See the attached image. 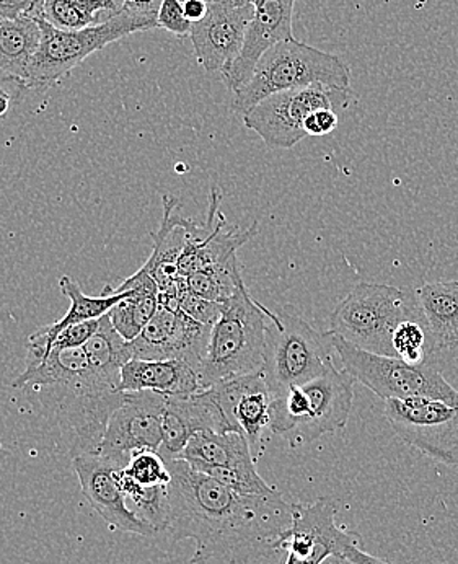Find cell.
Returning <instances> with one entry per match:
<instances>
[{
	"label": "cell",
	"instance_id": "3957f363",
	"mask_svg": "<svg viewBox=\"0 0 458 564\" xmlns=\"http://www.w3.org/2000/svg\"><path fill=\"white\" fill-rule=\"evenodd\" d=\"M356 380L334 364L324 373L274 397L270 431L291 448L345 430L355 402Z\"/></svg>",
	"mask_w": 458,
	"mask_h": 564
},
{
	"label": "cell",
	"instance_id": "ac0fdd59",
	"mask_svg": "<svg viewBox=\"0 0 458 564\" xmlns=\"http://www.w3.org/2000/svg\"><path fill=\"white\" fill-rule=\"evenodd\" d=\"M253 19L239 57L222 70L223 82L236 94L253 76L254 67L274 44L292 39L295 0H253Z\"/></svg>",
	"mask_w": 458,
	"mask_h": 564
},
{
	"label": "cell",
	"instance_id": "cb8c5ba5",
	"mask_svg": "<svg viewBox=\"0 0 458 564\" xmlns=\"http://www.w3.org/2000/svg\"><path fill=\"white\" fill-rule=\"evenodd\" d=\"M415 292L434 348H458V281L427 282Z\"/></svg>",
	"mask_w": 458,
	"mask_h": 564
},
{
	"label": "cell",
	"instance_id": "4dcf8cb0",
	"mask_svg": "<svg viewBox=\"0 0 458 564\" xmlns=\"http://www.w3.org/2000/svg\"><path fill=\"white\" fill-rule=\"evenodd\" d=\"M430 335L424 321H410L400 325L393 335V352L395 358L410 364L426 362L427 343ZM433 343V339H430ZM434 346V345H433Z\"/></svg>",
	"mask_w": 458,
	"mask_h": 564
},
{
	"label": "cell",
	"instance_id": "b9f144b4",
	"mask_svg": "<svg viewBox=\"0 0 458 564\" xmlns=\"http://www.w3.org/2000/svg\"><path fill=\"white\" fill-rule=\"evenodd\" d=\"M229 2L237 3V6H250L253 0H229Z\"/></svg>",
	"mask_w": 458,
	"mask_h": 564
},
{
	"label": "cell",
	"instance_id": "8992f818",
	"mask_svg": "<svg viewBox=\"0 0 458 564\" xmlns=\"http://www.w3.org/2000/svg\"><path fill=\"white\" fill-rule=\"evenodd\" d=\"M266 325L264 305L251 297L247 285L223 302L199 367L203 389L208 390L222 380L260 372L264 362Z\"/></svg>",
	"mask_w": 458,
	"mask_h": 564
},
{
	"label": "cell",
	"instance_id": "74e56055",
	"mask_svg": "<svg viewBox=\"0 0 458 564\" xmlns=\"http://www.w3.org/2000/svg\"><path fill=\"white\" fill-rule=\"evenodd\" d=\"M29 90L22 80L7 76L0 70V120L7 117L13 105L22 98L23 91Z\"/></svg>",
	"mask_w": 458,
	"mask_h": 564
},
{
	"label": "cell",
	"instance_id": "ab89813d",
	"mask_svg": "<svg viewBox=\"0 0 458 564\" xmlns=\"http://www.w3.org/2000/svg\"><path fill=\"white\" fill-rule=\"evenodd\" d=\"M183 9H185L189 22H199L208 13V0H185Z\"/></svg>",
	"mask_w": 458,
	"mask_h": 564
},
{
	"label": "cell",
	"instance_id": "4316f807",
	"mask_svg": "<svg viewBox=\"0 0 458 564\" xmlns=\"http://www.w3.org/2000/svg\"><path fill=\"white\" fill-rule=\"evenodd\" d=\"M120 13L113 0H44L42 19L63 32L101 25Z\"/></svg>",
	"mask_w": 458,
	"mask_h": 564
},
{
	"label": "cell",
	"instance_id": "9a60e30c",
	"mask_svg": "<svg viewBox=\"0 0 458 564\" xmlns=\"http://www.w3.org/2000/svg\"><path fill=\"white\" fill-rule=\"evenodd\" d=\"M210 329L212 326L193 321L182 311L161 305L141 335L132 339V352L135 359H179L199 370L208 351Z\"/></svg>",
	"mask_w": 458,
	"mask_h": 564
},
{
	"label": "cell",
	"instance_id": "6da1fadb",
	"mask_svg": "<svg viewBox=\"0 0 458 564\" xmlns=\"http://www.w3.org/2000/svg\"><path fill=\"white\" fill-rule=\"evenodd\" d=\"M167 465V532L173 542H195L192 564H254L276 553L295 511L281 492L240 495L182 458Z\"/></svg>",
	"mask_w": 458,
	"mask_h": 564
},
{
	"label": "cell",
	"instance_id": "1f68e13d",
	"mask_svg": "<svg viewBox=\"0 0 458 564\" xmlns=\"http://www.w3.org/2000/svg\"><path fill=\"white\" fill-rule=\"evenodd\" d=\"M176 297H178L179 311H182L183 314L188 315L193 321L205 323V325L210 326L219 321L220 312H222V304H217V302H210L206 301V299L199 297L195 292L189 291L186 280L182 285H179Z\"/></svg>",
	"mask_w": 458,
	"mask_h": 564
},
{
	"label": "cell",
	"instance_id": "d4e9b609",
	"mask_svg": "<svg viewBox=\"0 0 458 564\" xmlns=\"http://www.w3.org/2000/svg\"><path fill=\"white\" fill-rule=\"evenodd\" d=\"M42 43L39 19L0 20V70L25 80L26 69ZM25 84V82H23Z\"/></svg>",
	"mask_w": 458,
	"mask_h": 564
},
{
	"label": "cell",
	"instance_id": "ba28073f",
	"mask_svg": "<svg viewBox=\"0 0 458 564\" xmlns=\"http://www.w3.org/2000/svg\"><path fill=\"white\" fill-rule=\"evenodd\" d=\"M331 339L342 369L383 402L430 399L458 404V390L444 379L436 367L427 362L410 364L400 358L362 351L339 336L331 335Z\"/></svg>",
	"mask_w": 458,
	"mask_h": 564
},
{
	"label": "cell",
	"instance_id": "60d3db41",
	"mask_svg": "<svg viewBox=\"0 0 458 564\" xmlns=\"http://www.w3.org/2000/svg\"><path fill=\"white\" fill-rule=\"evenodd\" d=\"M321 564H355L348 556L342 555V553H334V555L328 556Z\"/></svg>",
	"mask_w": 458,
	"mask_h": 564
},
{
	"label": "cell",
	"instance_id": "7402d4cb",
	"mask_svg": "<svg viewBox=\"0 0 458 564\" xmlns=\"http://www.w3.org/2000/svg\"><path fill=\"white\" fill-rule=\"evenodd\" d=\"M178 458L188 462L193 468L203 474H208L214 468L243 470V468L257 467L249 441L236 431L230 433L201 431L189 440Z\"/></svg>",
	"mask_w": 458,
	"mask_h": 564
},
{
	"label": "cell",
	"instance_id": "603a6c76",
	"mask_svg": "<svg viewBox=\"0 0 458 564\" xmlns=\"http://www.w3.org/2000/svg\"><path fill=\"white\" fill-rule=\"evenodd\" d=\"M115 291L128 292V295L111 308L108 317L126 341H132L157 314L161 289L154 278L141 268L138 273L124 280L120 288H115Z\"/></svg>",
	"mask_w": 458,
	"mask_h": 564
},
{
	"label": "cell",
	"instance_id": "d590c367",
	"mask_svg": "<svg viewBox=\"0 0 458 564\" xmlns=\"http://www.w3.org/2000/svg\"><path fill=\"white\" fill-rule=\"evenodd\" d=\"M44 0H0V20L42 19Z\"/></svg>",
	"mask_w": 458,
	"mask_h": 564
},
{
	"label": "cell",
	"instance_id": "5b68a950",
	"mask_svg": "<svg viewBox=\"0 0 458 564\" xmlns=\"http://www.w3.org/2000/svg\"><path fill=\"white\" fill-rule=\"evenodd\" d=\"M315 84L349 88L351 69L341 57L292 36L274 44L261 56L251 79L236 91L233 110L246 115L271 95Z\"/></svg>",
	"mask_w": 458,
	"mask_h": 564
},
{
	"label": "cell",
	"instance_id": "8d00e7d4",
	"mask_svg": "<svg viewBox=\"0 0 458 564\" xmlns=\"http://www.w3.org/2000/svg\"><path fill=\"white\" fill-rule=\"evenodd\" d=\"M338 124V111L334 108H321L308 115L304 122L305 134L310 138H321V135L331 134Z\"/></svg>",
	"mask_w": 458,
	"mask_h": 564
},
{
	"label": "cell",
	"instance_id": "5bb4252c",
	"mask_svg": "<svg viewBox=\"0 0 458 564\" xmlns=\"http://www.w3.org/2000/svg\"><path fill=\"white\" fill-rule=\"evenodd\" d=\"M167 397L157 392H124L113 411L98 454L128 457L134 452L157 451L162 445V423Z\"/></svg>",
	"mask_w": 458,
	"mask_h": 564
},
{
	"label": "cell",
	"instance_id": "f35d334b",
	"mask_svg": "<svg viewBox=\"0 0 458 564\" xmlns=\"http://www.w3.org/2000/svg\"><path fill=\"white\" fill-rule=\"evenodd\" d=\"M342 555L348 556L355 564H392L385 562V560L377 558L374 555H369L364 550L359 549V545H349L348 549L342 552Z\"/></svg>",
	"mask_w": 458,
	"mask_h": 564
},
{
	"label": "cell",
	"instance_id": "7c38bea8",
	"mask_svg": "<svg viewBox=\"0 0 458 564\" xmlns=\"http://www.w3.org/2000/svg\"><path fill=\"white\" fill-rule=\"evenodd\" d=\"M338 502L321 498L314 505H295L290 529L274 543L276 552H286V564H321L349 545H359L361 536L336 525Z\"/></svg>",
	"mask_w": 458,
	"mask_h": 564
},
{
	"label": "cell",
	"instance_id": "44dd1931",
	"mask_svg": "<svg viewBox=\"0 0 458 564\" xmlns=\"http://www.w3.org/2000/svg\"><path fill=\"white\" fill-rule=\"evenodd\" d=\"M203 390L199 370L179 359L152 361L134 358L121 369L120 392H157L165 397H183Z\"/></svg>",
	"mask_w": 458,
	"mask_h": 564
},
{
	"label": "cell",
	"instance_id": "f546056e",
	"mask_svg": "<svg viewBox=\"0 0 458 564\" xmlns=\"http://www.w3.org/2000/svg\"><path fill=\"white\" fill-rule=\"evenodd\" d=\"M124 474L144 488L168 486L172 480L167 462L157 451L134 452L124 467Z\"/></svg>",
	"mask_w": 458,
	"mask_h": 564
},
{
	"label": "cell",
	"instance_id": "e0dca14e",
	"mask_svg": "<svg viewBox=\"0 0 458 564\" xmlns=\"http://www.w3.org/2000/svg\"><path fill=\"white\" fill-rule=\"evenodd\" d=\"M208 392L222 408L227 420L237 433L249 441L254 460L263 454V434L271 426V406L274 395L264 380L263 372L249 373L222 380L209 387Z\"/></svg>",
	"mask_w": 458,
	"mask_h": 564
},
{
	"label": "cell",
	"instance_id": "ffe728a7",
	"mask_svg": "<svg viewBox=\"0 0 458 564\" xmlns=\"http://www.w3.org/2000/svg\"><path fill=\"white\" fill-rule=\"evenodd\" d=\"M59 288L61 292L70 299L69 311L59 321L42 326L30 336L26 341L25 364L42 362L51 355V346L63 329L77 323L100 321L128 295V292L115 291L113 285L110 284L105 285L100 295H87L80 289L79 282L70 276L61 278Z\"/></svg>",
	"mask_w": 458,
	"mask_h": 564
},
{
	"label": "cell",
	"instance_id": "277c9868",
	"mask_svg": "<svg viewBox=\"0 0 458 564\" xmlns=\"http://www.w3.org/2000/svg\"><path fill=\"white\" fill-rule=\"evenodd\" d=\"M410 321H424L416 292L359 282L331 312L330 333L362 351L395 358L393 335Z\"/></svg>",
	"mask_w": 458,
	"mask_h": 564
},
{
	"label": "cell",
	"instance_id": "d6a6232c",
	"mask_svg": "<svg viewBox=\"0 0 458 564\" xmlns=\"http://www.w3.org/2000/svg\"><path fill=\"white\" fill-rule=\"evenodd\" d=\"M157 25L178 39L192 35L193 23L186 17L182 0H164L159 10Z\"/></svg>",
	"mask_w": 458,
	"mask_h": 564
},
{
	"label": "cell",
	"instance_id": "52a82bcc",
	"mask_svg": "<svg viewBox=\"0 0 458 564\" xmlns=\"http://www.w3.org/2000/svg\"><path fill=\"white\" fill-rule=\"evenodd\" d=\"M266 312V341H264V380L274 397L287 389L315 379L330 364L334 339L330 333H318L290 307Z\"/></svg>",
	"mask_w": 458,
	"mask_h": 564
},
{
	"label": "cell",
	"instance_id": "d6986e66",
	"mask_svg": "<svg viewBox=\"0 0 458 564\" xmlns=\"http://www.w3.org/2000/svg\"><path fill=\"white\" fill-rule=\"evenodd\" d=\"M201 431L230 433L236 430L208 390L193 395L167 397L159 454L165 462L175 460L189 440Z\"/></svg>",
	"mask_w": 458,
	"mask_h": 564
},
{
	"label": "cell",
	"instance_id": "2e32d148",
	"mask_svg": "<svg viewBox=\"0 0 458 564\" xmlns=\"http://www.w3.org/2000/svg\"><path fill=\"white\" fill-rule=\"evenodd\" d=\"M253 12V3L237 6L229 0H208V13L193 23L189 35L196 57L208 73H222L239 57Z\"/></svg>",
	"mask_w": 458,
	"mask_h": 564
},
{
	"label": "cell",
	"instance_id": "8fae6325",
	"mask_svg": "<svg viewBox=\"0 0 458 564\" xmlns=\"http://www.w3.org/2000/svg\"><path fill=\"white\" fill-rule=\"evenodd\" d=\"M393 433L421 454L458 468V404L430 399L386 400Z\"/></svg>",
	"mask_w": 458,
	"mask_h": 564
},
{
	"label": "cell",
	"instance_id": "7a4b0ae2",
	"mask_svg": "<svg viewBox=\"0 0 458 564\" xmlns=\"http://www.w3.org/2000/svg\"><path fill=\"white\" fill-rule=\"evenodd\" d=\"M12 387L56 421L73 458L98 454L108 421L124 397L90 366L83 348L59 349L42 362L25 364Z\"/></svg>",
	"mask_w": 458,
	"mask_h": 564
},
{
	"label": "cell",
	"instance_id": "30bf717a",
	"mask_svg": "<svg viewBox=\"0 0 458 564\" xmlns=\"http://www.w3.org/2000/svg\"><path fill=\"white\" fill-rule=\"evenodd\" d=\"M355 100L351 88L315 84L295 90L281 91L260 101L243 115V122L257 132L270 149H292L305 134L308 115L321 108L346 110Z\"/></svg>",
	"mask_w": 458,
	"mask_h": 564
},
{
	"label": "cell",
	"instance_id": "83f0119b",
	"mask_svg": "<svg viewBox=\"0 0 458 564\" xmlns=\"http://www.w3.org/2000/svg\"><path fill=\"white\" fill-rule=\"evenodd\" d=\"M185 280L189 291L206 301L217 302V304L229 301L242 285H246L237 257L223 261V263L210 264V267L195 271Z\"/></svg>",
	"mask_w": 458,
	"mask_h": 564
},
{
	"label": "cell",
	"instance_id": "484cf974",
	"mask_svg": "<svg viewBox=\"0 0 458 564\" xmlns=\"http://www.w3.org/2000/svg\"><path fill=\"white\" fill-rule=\"evenodd\" d=\"M90 366L103 377L111 386L120 390L121 369L134 359L131 341H126L123 336L111 325L110 317L100 318L97 333L83 346Z\"/></svg>",
	"mask_w": 458,
	"mask_h": 564
},
{
	"label": "cell",
	"instance_id": "9c48e42d",
	"mask_svg": "<svg viewBox=\"0 0 458 564\" xmlns=\"http://www.w3.org/2000/svg\"><path fill=\"white\" fill-rule=\"evenodd\" d=\"M40 26H42V43L23 80L26 88H33V90L53 87L67 74L73 73L88 56L103 50L108 44L132 33L151 30L145 23L138 22L121 12L101 25L90 26L80 32H63L54 29L43 19H40Z\"/></svg>",
	"mask_w": 458,
	"mask_h": 564
},
{
	"label": "cell",
	"instance_id": "836d02e7",
	"mask_svg": "<svg viewBox=\"0 0 458 564\" xmlns=\"http://www.w3.org/2000/svg\"><path fill=\"white\" fill-rule=\"evenodd\" d=\"M100 321H90L77 323V325L67 326L66 329L56 336L51 346V352L59 351V349L83 348L85 343L97 333Z\"/></svg>",
	"mask_w": 458,
	"mask_h": 564
},
{
	"label": "cell",
	"instance_id": "e575fe53",
	"mask_svg": "<svg viewBox=\"0 0 458 564\" xmlns=\"http://www.w3.org/2000/svg\"><path fill=\"white\" fill-rule=\"evenodd\" d=\"M164 0H124L120 12L138 22L145 23L149 29H157L159 10Z\"/></svg>",
	"mask_w": 458,
	"mask_h": 564
},
{
	"label": "cell",
	"instance_id": "4fadbf2b",
	"mask_svg": "<svg viewBox=\"0 0 458 564\" xmlns=\"http://www.w3.org/2000/svg\"><path fill=\"white\" fill-rule=\"evenodd\" d=\"M128 462V457L85 454L73 458V467L79 478L84 498L111 529L141 536H155L159 530L138 518L126 501L120 475Z\"/></svg>",
	"mask_w": 458,
	"mask_h": 564
},
{
	"label": "cell",
	"instance_id": "f1b7e54d",
	"mask_svg": "<svg viewBox=\"0 0 458 564\" xmlns=\"http://www.w3.org/2000/svg\"><path fill=\"white\" fill-rule=\"evenodd\" d=\"M120 485L123 489L129 509L142 521L154 525L159 532L167 530L168 522V486L144 488L121 471Z\"/></svg>",
	"mask_w": 458,
	"mask_h": 564
}]
</instances>
